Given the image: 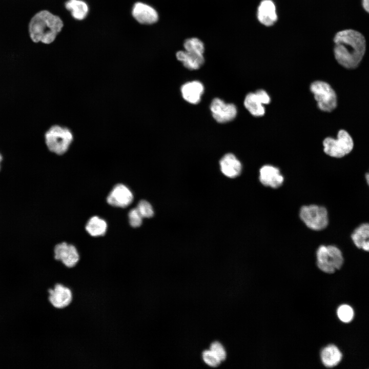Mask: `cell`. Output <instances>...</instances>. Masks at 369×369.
<instances>
[{"instance_id": "1", "label": "cell", "mask_w": 369, "mask_h": 369, "mask_svg": "<svg viewBox=\"0 0 369 369\" xmlns=\"http://www.w3.org/2000/svg\"><path fill=\"white\" fill-rule=\"evenodd\" d=\"M334 42V56L337 62L346 69L357 68L365 52L366 44L363 35L354 30H344L336 33Z\"/></svg>"}, {"instance_id": "2", "label": "cell", "mask_w": 369, "mask_h": 369, "mask_svg": "<svg viewBox=\"0 0 369 369\" xmlns=\"http://www.w3.org/2000/svg\"><path fill=\"white\" fill-rule=\"evenodd\" d=\"M63 27V23L57 16L43 10L37 13L31 18L29 32L31 39L35 43L45 44L53 42Z\"/></svg>"}, {"instance_id": "3", "label": "cell", "mask_w": 369, "mask_h": 369, "mask_svg": "<svg viewBox=\"0 0 369 369\" xmlns=\"http://www.w3.org/2000/svg\"><path fill=\"white\" fill-rule=\"evenodd\" d=\"M44 139V144L50 152L61 155L69 150L74 137L72 132L68 128L54 125L45 131Z\"/></svg>"}, {"instance_id": "4", "label": "cell", "mask_w": 369, "mask_h": 369, "mask_svg": "<svg viewBox=\"0 0 369 369\" xmlns=\"http://www.w3.org/2000/svg\"><path fill=\"white\" fill-rule=\"evenodd\" d=\"M299 217L308 229L314 231L325 230L330 222L327 208L316 204L302 206L299 210Z\"/></svg>"}, {"instance_id": "5", "label": "cell", "mask_w": 369, "mask_h": 369, "mask_svg": "<svg viewBox=\"0 0 369 369\" xmlns=\"http://www.w3.org/2000/svg\"><path fill=\"white\" fill-rule=\"evenodd\" d=\"M317 267L327 274H333L343 265L344 259L339 248L333 244H321L316 252Z\"/></svg>"}, {"instance_id": "6", "label": "cell", "mask_w": 369, "mask_h": 369, "mask_svg": "<svg viewBox=\"0 0 369 369\" xmlns=\"http://www.w3.org/2000/svg\"><path fill=\"white\" fill-rule=\"evenodd\" d=\"M323 151L328 156L340 158L348 154L354 147V142L349 133L344 130H340L337 138H325L323 141Z\"/></svg>"}, {"instance_id": "7", "label": "cell", "mask_w": 369, "mask_h": 369, "mask_svg": "<svg viewBox=\"0 0 369 369\" xmlns=\"http://www.w3.org/2000/svg\"><path fill=\"white\" fill-rule=\"evenodd\" d=\"M310 89L320 110L330 112L336 108L337 95L327 83L321 80L315 81L311 84Z\"/></svg>"}, {"instance_id": "8", "label": "cell", "mask_w": 369, "mask_h": 369, "mask_svg": "<svg viewBox=\"0 0 369 369\" xmlns=\"http://www.w3.org/2000/svg\"><path fill=\"white\" fill-rule=\"evenodd\" d=\"M210 109L213 118L220 124L233 120L237 114V109L234 104L226 103L219 98H215L212 100Z\"/></svg>"}, {"instance_id": "9", "label": "cell", "mask_w": 369, "mask_h": 369, "mask_svg": "<svg viewBox=\"0 0 369 369\" xmlns=\"http://www.w3.org/2000/svg\"><path fill=\"white\" fill-rule=\"evenodd\" d=\"M53 253L54 259L68 268L74 267L80 260V256L76 248L65 242L56 244Z\"/></svg>"}, {"instance_id": "10", "label": "cell", "mask_w": 369, "mask_h": 369, "mask_svg": "<svg viewBox=\"0 0 369 369\" xmlns=\"http://www.w3.org/2000/svg\"><path fill=\"white\" fill-rule=\"evenodd\" d=\"M48 293V300L55 309H61L68 306L73 299L71 289L60 283H57L53 288H49Z\"/></svg>"}, {"instance_id": "11", "label": "cell", "mask_w": 369, "mask_h": 369, "mask_svg": "<svg viewBox=\"0 0 369 369\" xmlns=\"http://www.w3.org/2000/svg\"><path fill=\"white\" fill-rule=\"evenodd\" d=\"M258 179L265 187L277 189L283 184L284 179L279 169L271 165H264L259 170Z\"/></svg>"}, {"instance_id": "12", "label": "cell", "mask_w": 369, "mask_h": 369, "mask_svg": "<svg viewBox=\"0 0 369 369\" xmlns=\"http://www.w3.org/2000/svg\"><path fill=\"white\" fill-rule=\"evenodd\" d=\"M133 195L131 190L123 184L115 185L107 198L108 204L111 206L126 208L132 202Z\"/></svg>"}, {"instance_id": "13", "label": "cell", "mask_w": 369, "mask_h": 369, "mask_svg": "<svg viewBox=\"0 0 369 369\" xmlns=\"http://www.w3.org/2000/svg\"><path fill=\"white\" fill-rule=\"evenodd\" d=\"M132 15L138 22L142 24H153L158 19V13L154 8L140 2L134 4Z\"/></svg>"}, {"instance_id": "14", "label": "cell", "mask_w": 369, "mask_h": 369, "mask_svg": "<svg viewBox=\"0 0 369 369\" xmlns=\"http://www.w3.org/2000/svg\"><path fill=\"white\" fill-rule=\"evenodd\" d=\"M219 165L223 174L230 178H235L242 172L241 162L231 153H227L223 156L219 161Z\"/></svg>"}, {"instance_id": "15", "label": "cell", "mask_w": 369, "mask_h": 369, "mask_svg": "<svg viewBox=\"0 0 369 369\" xmlns=\"http://www.w3.org/2000/svg\"><path fill=\"white\" fill-rule=\"evenodd\" d=\"M204 91V86L197 80L187 82L180 88L183 99L193 105H196L200 101Z\"/></svg>"}, {"instance_id": "16", "label": "cell", "mask_w": 369, "mask_h": 369, "mask_svg": "<svg viewBox=\"0 0 369 369\" xmlns=\"http://www.w3.org/2000/svg\"><path fill=\"white\" fill-rule=\"evenodd\" d=\"M350 237L357 248L369 252V222H363L357 226Z\"/></svg>"}, {"instance_id": "17", "label": "cell", "mask_w": 369, "mask_h": 369, "mask_svg": "<svg viewBox=\"0 0 369 369\" xmlns=\"http://www.w3.org/2000/svg\"><path fill=\"white\" fill-rule=\"evenodd\" d=\"M259 22L265 26L273 25L277 19L276 7L271 0H263L260 3L257 11Z\"/></svg>"}, {"instance_id": "18", "label": "cell", "mask_w": 369, "mask_h": 369, "mask_svg": "<svg viewBox=\"0 0 369 369\" xmlns=\"http://www.w3.org/2000/svg\"><path fill=\"white\" fill-rule=\"evenodd\" d=\"M177 59L181 62L183 66L190 70L199 69L204 63L203 54L187 51H178L176 53Z\"/></svg>"}, {"instance_id": "19", "label": "cell", "mask_w": 369, "mask_h": 369, "mask_svg": "<svg viewBox=\"0 0 369 369\" xmlns=\"http://www.w3.org/2000/svg\"><path fill=\"white\" fill-rule=\"evenodd\" d=\"M321 361L327 367H333L341 361L342 354L334 344H330L323 348L320 353Z\"/></svg>"}, {"instance_id": "20", "label": "cell", "mask_w": 369, "mask_h": 369, "mask_svg": "<svg viewBox=\"0 0 369 369\" xmlns=\"http://www.w3.org/2000/svg\"><path fill=\"white\" fill-rule=\"evenodd\" d=\"M243 105L251 115L255 117L262 116L265 113L264 105L255 92H250L245 96Z\"/></svg>"}, {"instance_id": "21", "label": "cell", "mask_w": 369, "mask_h": 369, "mask_svg": "<svg viewBox=\"0 0 369 369\" xmlns=\"http://www.w3.org/2000/svg\"><path fill=\"white\" fill-rule=\"evenodd\" d=\"M107 229V224L106 221L97 216L91 217L86 225V230L93 237L104 235Z\"/></svg>"}, {"instance_id": "22", "label": "cell", "mask_w": 369, "mask_h": 369, "mask_svg": "<svg viewBox=\"0 0 369 369\" xmlns=\"http://www.w3.org/2000/svg\"><path fill=\"white\" fill-rule=\"evenodd\" d=\"M65 6L71 11L73 17L78 20L85 18L88 12L87 5L80 0H69L66 2Z\"/></svg>"}, {"instance_id": "23", "label": "cell", "mask_w": 369, "mask_h": 369, "mask_svg": "<svg viewBox=\"0 0 369 369\" xmlns=\"http://www.w3.org/2000/svg\"><path fill=\"white\" fill-rule=\"evenodd\" d=\"M185 50L203 54L204 51V46L203 42L196 37L190 38L186 39L183 44Z\"/></svg>"}, {"instance_id": "24", "label": "cell", "mask_w": 369, "mask_h": 369, "mask_svg": "<svg viewBox=\"0 0 369 369\" xmlns=\"http://www.w3.org/2000/svg\"><path fill=\"white\" fill-rule=\"evenodd\" d=\"M338 318L344 323H349L353 319L354 312L353 308L348 304H342L337 310Z\"/></svg>"}, {"instance_id": "25", "label": "cell", "mask_w": 369, "mask_h": 369, "mask_svg": "<svg viewBox=\"0 0 369 369\" xmlns=\"http://www.w3.org/2000/svg\"><path fill=\"white\" fill-rule=\"evenodd\" d=\"M136 208L143 218H150L153 216L154 211L152 207L146 200H140Z\"/></svg>"}, {"instance_id": "26", "label": "cell", "mask_w": 369, "mask_h": 369, "mask_svg": "<svg viewBox=\"0 0 369 369\" xmlns=\"http://www.w3.org/2000/svg\"><path fill=\"white\" fill-rule=\"evenodd\" d=\"M202 357L204 362L211 367H217L221 362L219 358L210 350L204 351L202 352Z\"/></svg>"}, {"instance_id": "27", "label": "cell", "mask_w": 369, "mask_h": 369, "mask_svg": "<svg viewBox=\"0 0 369 369\" xmlns=\"http://www.w3.org/2000/svg\"><path fill=\"white\" fill-rule=\"evenodd\" d=\"M129 223L131 226L137 228L141 225L142 217L137 208L131 209L128 214Z\"/></svg>"}, {"instance_id": "28", "label": "cell", "mask_w": 369, "mask_h": 369, "mask_svg": "<svg viewBox=\"0 0 369 369\" xmlns=\"http://www.w3.org/2000/svg\"><path fill=\"white\" fill-rule=\"evenodd\" d=\"M210 350L221 362L226 359V351L223 345L220 342L215 341L212 343L210 347Z\"/></svg>"}, {"instance_id": "29", "label": "cell", "mask_w": 369, "mask_h": 369, "mask_svg": "<svg viewBox=\"0 0 369 369\" xmlns=\"http://www.w3.org/2000/svg\"><path fill=\"white\" fill-rule=\"evenodd\" d=\"M255 93L264 105H268L271 102V97L265 90L259 89L257 90Z\"/></svg>"}, {"instance_id": "30", "label": "cell", "mask_w": 369, "mask_h": 369, "mask_svg": "<svg viewBox=\"0 0 369 369\" xmlns=\"http://www.w3.org/2000/svg\"><path fill=\"white\" fill-rule=\"evenodd\" d=\"M362 4L364 9L369 13V0H362Z\"/></svg>"}, {"instance_id": "31", "label": "cell", "mask_w": 369, "mask_h": 369, "mask_svg": "<svg viewBox=\"0 0 369 369\" xmlns=\"http://www.w3.org/2000/svg\"><path fill=\"white\" fill-rule=\"evenodd\" d=\"M364 178L366 183L369 187V170L365 173Z\"/></svg>"}, {"instance_id": "32", "label": "cell", "mask_w": 369, "mask_h": 369, "mask_svg": "<svg viewBox=\"0 0 369 369\" xmlns=\"http://www.w3.org/2000/svg\"><path fill=\"white\" fill-rule=\"evenodd\" d=\"M3 160V156L2 153L0 152V171L1 170V162H2Z\"/></svg>"}]
</instances>
